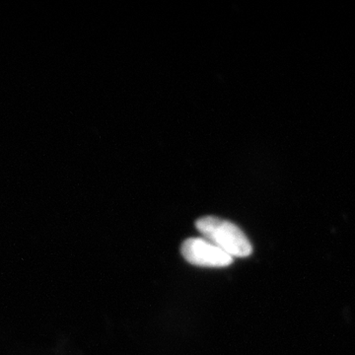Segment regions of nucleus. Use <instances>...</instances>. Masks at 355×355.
<instances>
[{
	"mask_svg": "<svg viewBox=\"0 0 355 355\" xmlns=\"http://www.w3.org/2000/svg\"><path fill=\"white\" fill-rule=\"evenodd\" d=\"M196 226L205 239L209 240L231 257L246 258L253 251L247 236L242 232L241 229L230 221L207 216L198 219Z\"/></svg>",
	"mask_w": 355,
	"mask_h": 355,
	"instance_id": "nucleus-1",
	"label": "nucleus"
},
{
	"mask_svg": "<svg viewBox=\"0 0 355 355\" xmlns=\"http://www.w3.org/2000/svg\"><path fill=\"white\" fill-rule=\"evenodd\" d=\"M184 260L193 266L223 268L233 263V257L205 238H190L181 248Z\"/></svg>",
	"mask_w": 355,
	"mask_h": 355,
	"instance_id": "nucleus-2",
	"label": "nucleus"
}]
</instances>
